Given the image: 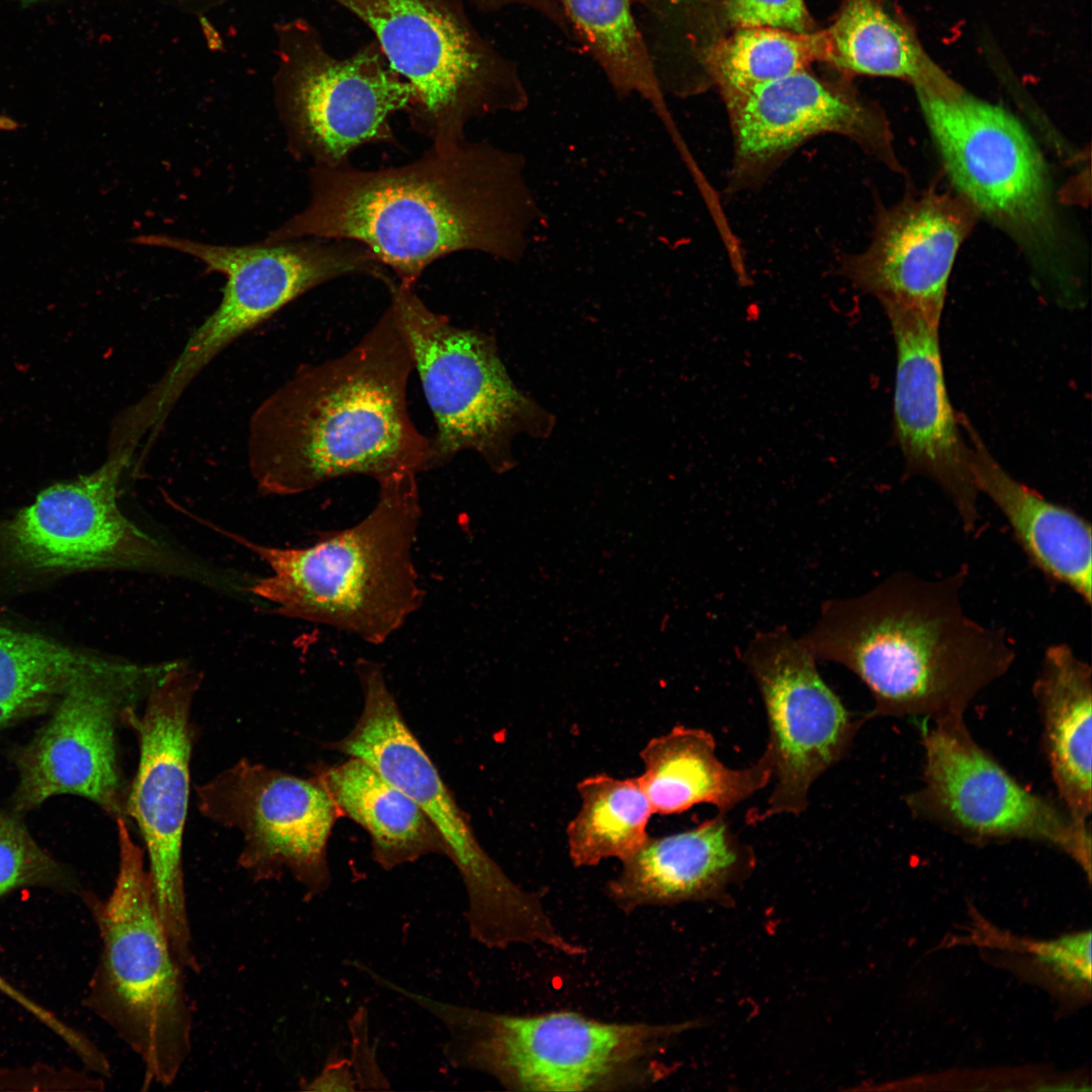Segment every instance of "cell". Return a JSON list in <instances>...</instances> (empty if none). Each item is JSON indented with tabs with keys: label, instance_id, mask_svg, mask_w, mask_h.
Listing matches in <instances>:
<instances>
[{
	"label": "cell",
	"instance_id": "25",
	"mask_svg": "<svg viewBox=\"0 0 1092 1092\" xmlns=\"http://www.w3.org/2000/svg\"><path fill=\"white\" fill-rule=\"evenodd\" d=\"M1033 697L1042 746L1060 804L1089 824L1092 809V677L1090 665L1064 643L1046 648Z\"/></svg>",
	"mask_w": 1092,
	"mask_h": 1092
},
{
	"label": "cell",
	"instance_id": "3",
	"mask_svg": "<svg viewBox=\"0 0 1092 1092\" xmlns=\"http://www.w3.org/2000/svg\"><path fill=\"white\" fill-rule=\"evenodd\" d=\"M962 566L941 578L897 572L855 597L824 602L803 641L816 659L853 672L869 689V717H964L1005 675L1015 649L1001 629L967 614Z\"/></svg>",
	"mask_w": 1092,
	"mask_h": 1092
},
{
	"label": "cell",
	"instance_id": "24",
	"mask_svg": "<svg viewBox=\"0 0 1092 1092\" xmlns=\"http://www.w3.org/2000/svg\"><path fill=\"white\" fill-rule=\"evenodd\" d=\"M715 747L709 732L682 725L643 746V771L637 778L653 814L681 813L704 803L725 815L771 782L774 763L766 747L758 760L740 769L724 765Z\"/></svg>",
	"mask_w": 1092,
	"mask_h": 1092
},
{
	"label": "cell",
	"instance_id": "16",
	"mask_svg": "<svg viewBox=\"0 0 1092 1092\" xmlns=\"http://www.w3.org/2000/svg\"><path fill=\"white\" fill-rule=\"evenodd\" d=\"M742 658L763 702L774 763L775 786L757 818L799 816L814 782L846 756L864 719L844 707L812 651L786 627L756 633Z\"/></svg>",
	"mask_w": 1092,
	"mask_h": 1092
},
{
	"label": "cell",
	"instance_id": "18",
	"mask_svg": "<svg viewBox=\"0 0 1092 1092\" xmlns=\"http://www.w3.org/2000/svg\"><path fill=\"white\" fill-rule=\"evenodd\" d=\"M724 102L733 141L729 194L761 187L799 147L829 133L850 140L890 170L903 172L882 108L851 88L822 81L807 70Z\"/></svg>",
	"mask_w": 1092,
	"mask_h": 1092
},
{
	"label": "cell",
	"instance_id": "31",
	"mask_svg": "<svg viewBox=\"0 0 1092 1092\" xmlns=\"http://www.w3.org/2000/svg\"><path fill=\"white\" fill-rule=\"evenodd\" d=\"M825 29L793 32L743 27L708 49L706 64L723 100L750 88L805 71L826 61Z\"/></svg>",
	"mask_w": 1092,
	"mask_h": 1092
},
{
	"label": "cell",
	"instance_id": "7",
	"mask_svg": "<svg viewBox=\"0 0 1092 1092\" xmlns=\"http://www.w3.org/2000/svg\"><path fill=\"white\" fill-rule=\"evenodd\" d=\"M943 170L979 218L1007 235L1064 300L1078 286L1043 156L1019 119L963 86L915 90Z\"/></svg>",
	"mask_w": 1092,
	"mask_h": 1092
},
{
	"label": "cell",
	"instance_id": "37",
	"mask_svg": "<svg viewBox=\"0 0 1092 1092\" xmlns=\"http://www.w3.org/2000/svg\"><path fill=\"white\" fill-rule=\"evenodd\" d=\"M493 3L499 5H518L520 7L530 8L531 10L539 13L543 17H549L555 11V5L552 0H490Z\"/></svg>",
	"mask_w": 1092,
	"mask_h": 1092
},
{
	"label": "cell",
	"instance_id": "29",
	"mask_svg": "<svg viewBox=\"0 0 1092 1092\" xmlns=\"http://www.w3.org/2000/svg\"><path fill=\"white\" fill-rule=\"evenodd\" d=\"M576 791L580 807L566 827L568 856L575 868L610 858L623 861L644 845L653 811L637 777L597 774L579 781Z\"/></svg>",
	"mask_w": 1092,
	"mask_h": 1092
},
{
	"label": "cell",
	"instance_id": "14",
	"mask_svg": "<svg viewBox=\"0 0 1092 1092\" xmlns=\"http://www.w3.org/2000/svg\"><path fill=\"white\" fill-rule=\"evenodd\" d=\"M118 659L70 686L55 714L18 756L19 810L72 794L126 818L129 785L119 765L116 729L171 667Z\"/></svg>",
	"mask_w": 1092,
	"mask_h": 1092
},
{
	"label": "cell",
	"instance_id": "20",
	"mask_svg": "<svg viewBox=\"0 0 1092 1092\" xmlns=\"http://www.w3.org/2000/svg\"><path fill=\"white\" fill-rule=\"evenodd\" d=\"M413 98L412 86L377 55L306 65L281 99L287 149L311 166L339 167L360 147L397 146L391 117Z\"/></svg>",
	"mask_w": 1092,
	"mask_h": 1092
},
{
	"label": "cell",
	"instance_id": "40",
	"mask_svg": "<svg viewBox=\"0 0 1092 1092\" xmlns=\"http://www.w3.org/2000/svg\"><path fill=\"white\" fill-rule=\"evenodd\" d=\"M653 1H655V0H642V2H641V4H640V5H644V4H647V3L653 2Z\"/></svg>",
	"mask_w": 1092,
	"mask_h": 1092
},
{
	"label": "cell",
	"instance_id": "27",
	"mask_svg": "<svg viewBox=\"0 0 1092 1092\" xmlns=\"http://www.w3.org/2000/svg\"><path fill=\"white\" fill-rule=\"evenodd\" d=\"M314 777L341 815L368 833L372 858L382 869L390 871L432 853L446 855L442 837L424 811L367 762L350 757L318 767Z\"/></svg>",
	"mask_w": 1092,
	"mask_h": 1092
},
{
	"label": "cell",
	"instance_id": "9",
	"mask_svg": "<svg viewBox=\"0 0 1092 1092\" xmlns=\"http://www.w3.org/2000/svg\"><path fill=\"white\" fill-rule=\"evenodd\" d=\"M131 242L188 255L207 272L225 278L218 305L132 404L138 419L153 428L164 425L188 386L216 356L300 295L343 276L366 275L383 284L390 277L366 247L344 240L302 238L231 246L150 234Z\"/></svg>",
	"mask_w": 1092,
	"mask_h": 1092
},
{
	"label": "cell",
	"instance_id": "2",
	"mask_svg": "<svg viewBox=\"0 0 1092 1092\" xmlns=\"http://www.w3.org/2000/svg\"><path fill=\"white\" fill-rule=\"evenodd\" d=\"M414 363L388 304L344 354L301 364L251 416V474L266 494L292 495L328 481H376L432 468V441L410 417Z\"/></svg>",
	"mask_w": 1092,
	"mask_h": 1092
},
{
	"label": "cell",
	"instance_id": "38",
	"mask_svg": "<svg viewBox=\"0 0 1092 1092\" xmlns=\"http://www.w3.org/2000/svg\"><path fill=\"white\" fill-rule=\"evenodd\" d=\"M15 127H16V124L12 120H10L8 118L0 117V129H12V128H15Z\"/></svg>",
	"mask_w": 1092,
	"mask_h": 1092
},
{
	"label": "cell",
	"instance_id": "26",
	"mask_svg": "<svg viewBox=\"0 0 1092 1092\" xmlns=\"http://www.w3.org/2000/svg\"><path fill=\"white\" fill-rule=\"evenodd\" d=\"M825 32L826 62L844 73L894 78L932 93L959 85L930 58L913 24L888 0H842Z\"/></svg>",
	"mask_w": 1092,
	"mask_h": 1092
},
{
	"label": "cell",
	"instance_id": "23",
	"mask_svg": "<svg viewBox=\"0 0 1092 1092\" xmlns=\"http://www.w3.org/2000/svg\"><path fill=\"white\" fill-rule=\"evenodd\" d=\"M961 422L971 442V470L977 490L1003 514L1029 561L1090 605V523L1072 509L1046 499L1012 477L991 455L970 423Z\"/></svg>",
	"mask_w": 1092,
	"mask_h": 1092
},
{
	"label": "cell",
	"instance_id": "13",
	"mask_svg": "<svg viewBox=\"0 0 1092 1092\" xmlns=\"http://www.w3.org/2000/svg\"><path fill=\"white\" fill-rule=\"evenodd\" d=\"M201 681L188 664L174 661L143 706L124 717L135 734L140 758L129 784L125 814L143 836L154 900L182 965L199 972L186 902L183 834L195 739L192 703Z\"/></svg>",
	"mask_w": 1092,
	"mask_h": 1092
},
{
	"label": "cell",
	"instance_id": "28",
	"mask_svg": "<svg viewBox=\"0 0 1092 1092\" xmlns=\"http://www.w3.org/2000/svg\"><path fill=\"white\" fill-rule=\"evenodd\" d=\"M563 13L571 35L602 69L617 97L639 95L665 121L664 100L634 8L642 0H552Z\"/></svg>",
	"mask_w": 1092,
	"mask_h": 1092
},
{
	"label": "cell",
	"instance_id": "5",
	"mask_svg": "<svg viewBox=\"0 0 1092 1092\" xmlns=\"http://www.w3.org/2000/svg\"><path fill=\"white\" fill-rule=\"evenodd\" d=\"M390 991L444 1026L443 1054L455 1069L492 1077L514 1091L614 1090L653 1083L664 1044L697 1026L607 1022L574 1011L516 1015L452 1004L395 982Z\"/></svg>",
	"mask_w": 1092,
	"mask_h": 1092
},
{
	"label": "cell",
	"instance_id": "21",
	"mask_svg": "<svg viewBox=\"0 0 1092 1092\" xmlns=\"http://www.w3.org/2000/svg\"><path fill=\"white\" fill-rule=\"evenodd\" d=\"M894 336L897 363L894 423L907 470L937 484L957 510L964 530H976L980 515L965 441L947 395L939 327L901 310L885 311Z\"/></svg>",
	"mask_w": 1092,
	"mask_h": 1092
},
{
	"label": "cell",
	"instance_id": "15",
	"mask_svg": "<svg viewBox=\"0 0 1092 1092\" xmlns=\"http://www.w3.org/2000/svg\"><path fill=\"white\" fill-rule=\"evenodd\" d=\"M195 790L204 817L242 834L238 864L250 878L290 873L305 901L328 890L327 845L341 812L315 777L241 759Z\"/></svg>",
	"mask_w": 1092,
	"mask_h": 1092
},
{
	"label": "cell",
	"instance_id": "32",
	"mask_svg": "<svg viewBox=\"0 0 1092 1092\" xmlns=\"http://www.w3.org/2000/svg\"><path fill=\"white\" fill-rule=\"evenodd\" d=\"M65 875L25 827L0 809V897L22 886L59 887Z\"/></svg>",
	"mask_w": 1092,
	"mask_h": 1092
},
{
	"label": "cell",
	"instance_id": "19",
	"mask_svg": "<svg viewBox=\"0 0 1092 1092\" xmlns=\"http://www.w3.org/2000/svg\"><path fill=\"white\" fill-rule=\"evenodd\" d=\"M979 219L954 191L908 193L880 205L869 245L842 257L841 274L885 311L912 312L939 327L956 257Z\"/></svg>",
	"mask_w": 1092,
	"mask_h": 1092
},
{
	"label": "cell",
	"instance_id": "34",
	"mask_svg": "<svg viewBox=\"0 0 1092 1092\" xmlns=\"http://www.w3.org/2000/svg\"><path fill=\"white\" fill-rule=\"evenodd\" d=\"M1091 934L1079 932L1036 943V960L1058 979L1075 987L1089 986L1091 979Z\"/></svg>",
	"mask_w": 1092,
	"mask_h": 1092
},
{
	"label": "cell",
	"instance_id": "10",
	"mask_svg": "<svg viewBox=\"0 0 1092 1092\" xmlns=\"http://www.w3.org/2000/svg\"><path fill=\"white\" fill-rule=\"evenodd\" d=\"M385 285L434 417L432 468L466 450L492 470L510 468L514 437L547 432L550 416L514 385L491 337L453 325L413 286Z\"/></svg>",
	"mask_w": 1092,
	"mask_h": 1092
},
{
	"label": "cell",
	"instance_id": "6",
	"mask_svg": "<svg viewBox=\"0 0 1092 1092\" xmlns=\"http://www.w3.org/2000/svg\"><path fill=\"white\" fill-rule=\"evenodd\" d=\"M118 872L106 900L88 898L102 948L87 1003L139 1056L143 1090L171 1085L192 1048L185 967L154 900L144 851L116 819Z\"/></svg>",
	"mask_w": 1092,
	"mask_h": 1092
},
{
	"label": "cell",
	"instance_id": "30",
	"mask_svg": "<svg viewBox=\"0 0 1092 1092\" xmlns=\"http://www.w3.org/2000/svg\"><path fill=\"white\" fill-rule=\"evenodd\" d=\"M111 659L0 625V728L39 711Z\"/></svg>",
	"mask_w": 1092,
	"mask_h": 1092
},
{
	"label": "cell",
	"instance_id": "33",
	"mask_svg": "<svg viewBox=\"0 0 1092 1092\" xmlns=\"http://www.w3.org/2000/svg\"><path fill=\"white\" fill-rule=\"evenodd\" d=\"M723 8L736 28L772 27L800 33L814 29L804 0H724Z\"/></svg>",
	"mask_w": 1092,
	"mask_h": 1092
},
{
	"label": "cell",
	"instance_id": "39",
	"mask_svg": "<svg viewBox=\"0 0 1092 1092\" xmlns=\"http://www.w3.org/2000/svg\"><path fill=\"white\" fill-rule=\"evenodd\" d=\"M18 1H21L22 3H33V2L41 1V0H18Z\"/></svg>",
	"mask_w": 1092,
	"mask_h": 1092
},
{
	"label": "cell",
	"instance_id": "35",
	"mask_svg": "<svg viewBox=\"0 0 1092 1092\" xmlns=\"http://www.w3.org/2000/svg\"><path fill=\"white\" fill-rule=\"evenodd\" d=\"M366 1005H360L348 1020L351 1034V1055L348 1057L356 1079L357 1090H389L390 1082L382 1071L369 1034Z\"/></svg>",
	"mask_w": 1092,
	"mask_h": 1092
},
{
	"label": "cell",
	"instance_id": "17",
	"mask_svg": "<svg viewBox=\"0 0 1092 1092\" xmlns=\"http://www.w3.org/2000/svg\"><path fill=\"white\" fill-rule=\"evenodd\" d=\"M134 455L108 451L93 472L43 489L0 526V546L16 563L41 571L126 568L179 571L185 567L117 505L122 476Z\"/></svg>",
	"mask_w": 1092,
	"mask_h": 1092
},
{
	"label": "cell",
	"instance_id": "4",
	"mask_svg": "<svg viewBox=\"0 0 1092 1092\" xmlns=\"http://www.w3.org/2000/svg\"><path fill=\"white\" fill-rule=\"evenodd\" d=\"M417 475L378 483L377 500L357 524L324 532L311 545L279 548L234 533L271 569L251 590L275 613L332 627L374 645L387 641L424 602L413 550L422 519Z\"/></svg>",
	"mask_w": 1092,
	"mask_h": 1092
},
{
	"label": "cell",
	"instance_id": "11",
	"mask_svg": "<svg viewBox=\"0 0 1092 1092\" xmlns=\"http://www.w3.org/2000/svg\"><path fill=\"white\" fill-rule=\"evenodd\" d=\"M334 1L371 28L391 69L412 86V127L432 145L466 139V125L476 117L527 107L517 67L489 64L456 19L430 1Z\"/></svg>",
	"mask_w": 1092,
	"mask_h": 1092
},
{
	"label": "cell",
	"instance_id": "8",
	"mask_svg": "<svg viewBox=\"0 0 1092 1092\" xmlns=\"http://www.w3.org/2000/svg\"><path fill=\"white\" fill-rule=\"evenodd\" d=\"M356 673L364 699L362 713L348 735L331 748L367 762L427 815L464 884L471 939L490 949L547 940L554 921L541 893L514 882L482 847L468 815L404 721L381 666L358 659Z\"/></svg>",
	"mask_w": 1092,
	"mask_h": 1092
},
{
	"label": "cell",
	"instance_id": "22",
	"mask_svg": "<svg viewBox=\"0 0 1092 1092\" xmlns=\"http://www.w3.org/2000/svg\"><path fill=\"white\" fill-rule=\"evenodd\" d=\"M621 863L605 891L617 908L630 913L648 906L727 898L729 888L751 874L755 856L719 813L685 831L649 835Z\"/></svg>",
	"mask_w": 1092,
	"mask_h": 1092
},
{
	"label": "cell",
	"instance_id": "36",
	"mask_svg": "<svg viewBox=\"0 0 1092 1092\" xmlns=\"http://www.w3.org/2000/svg\"><path fill=\"white\" fill-rule=\"evenodd\" d=\"M298 1088L302 1091H356V1079L349 1058L333 1049L320 1073L308 1080L302 1078Z\"/></svg>",
	"mask_w": 1092,
	"mask_h": 1092
},
{
	"label": "cell",
	"instance_id": "1",
	"mask_svg": "<svg viewBox=\"0 0 1092 1092\" xmlns=\"http://www.w3.org/2000/svg\"><path fill=\"white\" fill-rule=\"evenodd\" d=\"M308 185L305 207L265 241L359 243L413 287L433 262L456 252L519 263L543 217L524 156L487 141L431 145L410 163L375 170L311 166Z\"/></svg>",
	"mask_w": 1092,
	"mask_h": 1092
},
{
	"label": "cell",
	"instance_id": "12",
	"mask_svg": "<svg viewBox=\"0 0 1092 1092\" xmlns=\"http://www.w3.org/2000/svg\"><path fill=\"white\" fill-rule=\"evenodd\" d=\"M921 785L906 796L914 817L966 840H1024L1057 849L1090 877L1089 824L1018 783L971 735L964 717L920 721Z\"/></svg>",
	"mask_w": 1092,
	"mask_h": 1092
}]
</instances>
